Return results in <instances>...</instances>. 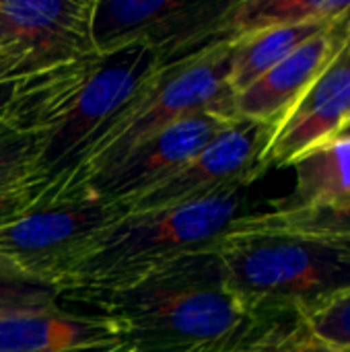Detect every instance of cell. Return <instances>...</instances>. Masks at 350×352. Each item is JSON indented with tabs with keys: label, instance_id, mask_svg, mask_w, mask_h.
Masks as SVG:
<instances>
[{
	"label": "cell",
	"instance_id": "cell-1",
	"mask_svg": "<svg viewBox=\"0 0 350 352\" xmlns=\"http://www.w3.org/2000/svg\"><path fill=\"white\" fill-rule=\"evenodd\" d=\"M159 68L157 54L138 41L87 54L17 78L2 122L37 144L41 177L52 186Z\"/></svg>",
	"mask_w": 350,
	"mask_h": 352
},
{
	"label": "cell",
	"instance_id": "cell-2",
	"mask_svg": "<svg viewBox=\"0 0 350 352\" xmlns=\"http://www.w3.org/2000/svg\"><path fill=\"white\" fill-rule=\"evenodd\" d=\"M87 301L122 324L132 352L217 351L254 316L229 291L215 245Z\"/></svg>",
	"mask_w": 350,
	"mask_h": 352
},
{
	"label": "cell",
	"instance_id": "cell-3",
	"mask_svg": "<svg viewBox=\"0 0 350 352\" xmlns=\"http://www.w3.org/2000/svg\"><path fill=\"white\" fill-rule=\"evenodd\" d=\"M233 39L161 66L85 144L72 167L47 188L41 200L70 198L87 182L103 175L128 153L194 113L235 118V91L231 87Z\"/></svg>",
	"mask_w": 350,
	"mask_h": 352
},
{
	"label": "cell",
	"instance_id": "cell-4",
	"mask_svg": "<svg viewBox=\"0 0 350 352\" xmlns=\"http://www.w3.org/2000/svg\"><path fill=\"white\" fill-rule=\"evenodd\" d=\"M241 206L237 188L171 208L128 210L89 243L60 291L89 299L128 289L190 252L212 248L241 217Z\"/></svg>",
	"mask_w": 350,
	"mask_h": 352
},
{
	"label": "cell",
	"instance_id": "cell-5",
	"mask_svg": "<svg viewBox=\"0 0 350 352\" xmlns=\"http://www.w3.org/2000/svg\"><path fill=\"white\" fill-rule=\"evenodd\" d=\"M229 291L250 314L307 316L350 293V239L243 227L215 243Z\"/></svg>",
	"mask_w": 350,
	"mask_h": 352
},
{
	"label": "cell",
	"instance_id": "cell-6",
	"mask_svg": "<svg viewBox=\"0 0 350 352\" xmlns=\"http://www.w3.org/2000/svg\"><path fill=\"white\" fill-rule=\"evenodd\" d=\"M124 212L126 206L93 194L41 200L0 225V262L60 289L89 243Z\"/></svg>",
	"mask_w": 350,
	"mask_h": 352
},
{
	"label": "cell",
	"instance_id": "cell-7",
	"mask_svg": "<svg viewBox=\"0 0 350 352\" xmlns=\"http://www.w3.org/2000/svg\"><path fill=\"white\" fill-rule=\"evenodd\" d=\"M233 0H95L93 43L111 52L128 43L151 47L161 66L184 60L221 39Z\"/></svg>",
	"mask_w": 350,
	"mask_h": 352
},
{
	"label": "cell",
	"instance_id": "cell-8",
	"mask_svg": "<svg viewBox=\"0 0 350 352\" xmlns=\"http://www.w3.org/2000/svg\"><path fill=\"white\" fill-rule=\"evenodd\" d=\"M272 130V124L237 118L188 165L134 200L128 210L171 208L227 190H245L266 171L264 151L270 142Z\"/></svg>",
	"mask_w": 350,
	"mask_h": 352
},
{
	"label": "cell",
	"instance_id": "cell-9",
	"mask_svg": "<svg viewBox=\"0 0 350 352\" xmlns=\"http://www.w3.org/2000/svg\"><path fill=\"white\" fill-rule=\"evenodd\" d=\"M95 0H0V23L21 78L97 52L91 19Z\"/></svg>",
	"mask_w": 350,
	"mask_h": 352
},
{
	"label": "cell",
	"instance_id": "cell-10",
	"mask_svg": "<svg viewBox=\"0 0 350 352\" xmlns=\"http://www.w3.org/2000/svg\"><path fill=\"white\" fill-rule=\"evenodd\" d=\"M235 120L237 118H225L210 111L188 116L151 136L103 175L87 182L72 196L93 194L128 208L142 194L175 175Z\"/></svg>",
	"mask_w": 350,
	"mask_h": 352
},
{
	"label": "cell",
	"instance_id": "cell-11",
	"mask_svg": "<svg viewBox=\"0 0 350 352\" xmlns=\"http://www.w3.org/2000/svg\"><path fill=\"white\" fill-rule=\"evenodd\" d=\"M350 120V54L344 50L274 126L264 151L266 171L291 167L305 153L332 140Z\"/></svg>",
	"mask_w": 350,
	"mask_h": 352
},
{
	"label": "cell",
	"instance_id": "cell-12",
	"mask_svg": "<svg viewBox=\"0 0 350 352\" xmlns=\"http://www.w3.org/2000/svg\"><path fill=\"white\" fill-rule=\"evenodd\" d=\"M350 39V8L326 31L314 35L291 56L235 95V118L276 126L324 74Z\"/></svg>",
	"mask_w": 350,
	"mask_h": 352
},
{
	"label": "cell",
	"instance_id": "cell-13",
	"mask_svg": "<svg viewBox=\"0 0 350 352\" xmlns=\"http://www.w3.org/2000/svg\"><path fill=\"white\" fill-rule=\"evenodd\" d=\"M124 340L122 324L105 314L60 309L0 318V352H95Z\"/></svg>",
	"mask_w": 350,
	"mask_h": 352
},
{
	"label": "cell",
	"instance_id": "cell-14",
	"mask_svg": "<svg viewBox=\"0 0 350 352\" xmlns=\"http://www.w3.org/2000/svg\"><path fill=\"white\" fill-rule=\"evenodd\" d=\"M295 188L272 210H301L350 202V138H334L293 165Z\"/></svg>",
	"mask_w": 350,
	"mask_h": 352
},
{
	"label": "cell",
	"instance_id": "cell-15",
	"mask_svg": "<svg viewBox=\"0 0 350 352\" xmlns=\"http://www.w3.org/2000/svg\"><path fill=\"white\" fill-rule=\"evenodd\" d=\"M349 8L350 0H237L223 16L221 39L287 25L336 21Z\"/></svg>",
	"mask_w": 350,
	"mask_h": 352
},
{
	"label": "cell",
	"instance_id": "cell-16",
	"mask_svg": "<svg viewBox=\"0 0 350 352\" xmlns=\"http://www.w3.org/2000/svg\"><path fill=\"white\" fill-rule=\"evenodd\" d=\"M332 23L334 21L287 25L233 39L231 87L235 95L248 89L254 80H258L287 56H291L299 45L309 41L314 35L326 31Z\"/></svg>",
	"mask_w": 350,
	"mask_h": 352
},
{
	"label": "cell",
	"instance_id": "cell-17",
	"mask_svg": "<svg viewBox=\"0 0 350 352\" xmlns=\"http://www.w3.org/2000/svg\"><path fill=\"white\" fill-rule=\"evenodd\" d=\"M237 223L264 231L350 239V202L301 210H268L258 214H241Z\"/></svg>",
	"mask_w": 350,
	"mask_h": 352
},
{
	"label": "cell",
	"instance_id": "cell-18",
	"mask_svg": "<svg viewBox=\"0 0 350 352\" xmlns=\"http://www.w3.org/2000/svg\"><path fill=\"white\" fill-rule=\"evenodd\" d=\"M62 291L0 262V318L60 311Z\"/></svg>",
	"mask_w": 350,
	"mask_h": 352
},
{
	"label": "cell",
	"instance_id": "cell-19",
	"mask_svg": "<svg viewBox=\"0 0 350 352\" xmlns=\"http://www.w3.org/2000/svg\"><path fill=\"white\" fill-rule=\"evenodd\" d=\"M37 184H45L39 169L37 144L29 136L8 128L2 122L0 124V196L27 190Z\"/></svg>",
	"mask_w": 350,
	"mask_h": 352
},
{
	"label": "cell",
	"instance_id": "cell-20",
	"mask_svg": "<svg viewBox=\"0 0 350 352\" xmlns=\"http://www.w3.org/2000/svg\"><path fill=\"white\" fill-rule=\"evenodd\" d=\"M291 316L295 314H254L233 338L215 352H276V342Z\"/></svg>",
	"mask_w": 350,
	"mask_h": 352
},
{
	"label": "cell",
	"instance_id": "cell-21",
	"mask_svg": "<svg viewBox=\"0 0 350 352\" xmlns=\"http://www.w3.org/2000/svg\"><path fill=\"white\" fill-rule=\"evenodd\" d=\"M301 322L316 338L350 349V293L318 311L301 316Z\"/></svg>",
	"mask_w": 350,
	"mask_h": 352
},
{
	"label": "cell",
	"instance_id": "cell-22",
	"mask_svg": "<svg viewBox=\"0 0 350 352\" xmlns=\"http://www.w3.org/2000/svg\"><path fill=\"white\" fill-rule=\"evenodd\" d=\"M276 352H350V349L316 338L303 326L301 316L295 314L289 318L287 326L283 328V334L276 342Z\"/></svg>",
	"mask_w": 350,
	"mask_h": 352
},
{
	"label": "cell",
	"instance_id": "cell-23",
	"mask_svg": "<svg viewBox=\"0 0 350 352\" xmlns=\"http://www.w3.org/2000/svg\"><path fill=\"white\" fill-rule=\"evenodd\" d=\"M45 192H47V184H37L33 188L0 196V225L14 219V217H19V214H23L31 206L39 204Z\"/></svg>",
	"mask_w": 350,
	"mask_h": 352
},
{
	"label": "cell",
	"instance_id": "cell-24",
	"mask_svg": "<svg viewBox=\"0 0 350 352\" xmlns=\"http://www.w3.org/2000/svg\"><path fill=\"white\" fill-rule=\"evenodd\" d=\"M12 89H14V80L10 78L8 68H2L0 66V124H2L6 105H8L10 97H12Z\"/></svg>",
	"mask_w": 350,
	"mask_h": 352
},
{
	"label": "cell",
	"instance_id": "cell-25",
	"mask_svg": "<svg viewBox=\"0 0 350 352\" xmlns=\"http://www.w3.org/2000/svg\"><path fill=\"white\" fill-rule=\"evenodd\" d=\"M0 66L2 68H8L10 72V78H12V68H14V56L10 50H0ZM14 80V78H12Z\"/></svg>",
	"mask_w": 350,
	"mask_h": 352
},
{
	"label": "cell",
	"instance_id": "cell-26",
	"mask_svg": "<svg viewBox=\"0 0 350 352\" xmlns=\"http://www.w3.org/2000/svg\"><path fill=\"white\" fill-rule=\"evenodd\" d=\"M95 352H132V351H130V346H128L126 342H116V344H109V346L99 349V351H95ZM208 352H215V351H208Z\"/></svg>",
	"mask_w": 350,
	"mask_h": 352
},
{
	"label": "cell",
	"instance_id": "cell-27",
	"mask_svg": "<svg viewBox=\"0 0 350 352\" xmlns=\"http://www.w3.org/2000/svg\"><path fill=\"white\" fill-rule=\"evenodd\" d=\"M334 138H350V120L344 124V126H342V128H340V130H338V132H336V136H334ZM334 138H332V140H334Z\"/></svg>",
	"mask_w": 350,
	"mask_h": 352
},
{
	"label": "cell",
	"instance_id": "cell-28",
	"mask_svg": "<svg viewBox=\"0 0 350 352\" xmlns=\"http://www.w3.org/2000/svg\"><path fill=\"white\" fill-rule=\"evenodd\" d=\"M0 50H8V37H6V31L0 23Z\"/></svg>",
	"mask_w": 350,
	"mask_h": 352
},
{
	"label": "cell",
	"instance_id": "cell-29",
	"mask_svg": "<svg viewBox=\"0 0 350 352\" xmlns=\"http://www.w3.org/2000/svg\"><path fill=\"white\" fill-rule=\"evenodd\" d=\"M347 50H349V54H350V39H349V43H347Z\"/></svg>",
	"mask_w": 350,
	"mask_h": 352
}]
</instances>
